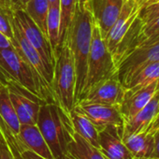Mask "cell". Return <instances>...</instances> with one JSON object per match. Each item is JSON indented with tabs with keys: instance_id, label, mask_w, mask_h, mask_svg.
Segmentation results:
<instances>
[{
	"instance_id": "obj_1",
	"label": "cell",
	"mask_w": 159,
	"mask_h": 159,
	"mask_svg": "<svg viewBox=\"0 0 159 159\" xmlns=\"http://www.w3.org/2000/svg\"><path fill=\"white\" fill-rule=\"evenodd\" d=\"M94 24L95 19L90 0H76L72 18L63 41L67 44L74 58L76 70V104L83 93L85 84L87 59L91 47Z\"/></svg>"
},
{
	"instance_id": "obj_2",
	"label": "cell",
	"mask_w": 159,
	"mask_h": 159,
	"mask_svg": "<svg viewBox=\"0 0 159 159\" xmlns=\"http://www.w3.org/2000/svg\"><path fill=\"white\" fill-rule=\"evenodd\" d=\"M37 125L53 158L65 159L66 146L74 131L69 115L55 103H44L40 106Z\"/></svg>"
},
{
	"instance_id": "obj_3",
	"label": "cell",
	"mask_w": 159,
	"mask_h": 159,
	"mask_svg": "<svg viewBox=\"0 0 159 159\" xmlns=\"http://www.w3.org/2000/svg\"><path fill=\"white\" fill-rule=\"evenodd\" d=\"M0 66L12 81L39 98L45 103H55L52 87L29 66L13 47L0 49Z\"/></svg>"
},
{
	"instance_id": "obj_4",
	"label": "cell",
	"mask_w": 159,
	"mask_h": 159,
	"mask_svg": "<svg viewBox=\"0 0 159 159\" xmlns=\"http://www.w3.org/2000/svg\"><path fill=\"white\" fill-rule=\"evenodd\" d=\"M76 70L73 54L66 42L54 52L52 89L56 104L68 114L76 105Z\"/></svg>"
},
{
	"instance_id": "obj_5",
	"label": "cell",
	"mask_w": 159,
	"mask_h": 159,
	"mask_svg": "<svg viewBox=\"0 0 159 159\" xmlns=\"http://www.w3.org/2000/svg\"><path fill=\"white\" fill-rule=\"evenodd\" d=\"M117 73V66L113 61L111 52L108 49L106 41L101 35L98 24L93 27L91 47L87 59V72L85 84L81 97L95 84ZM77 101V102H78Z\"/></svg>"
},
{
	"instance_id": "obj_6",
	"label": "cell",
	"mask_w": 159,
	"mask_h": 159,
	"mask_svg": "<svg viewBox=\"0 0 159 159\" xmlns=\"http://www.w3.org/2000/svg\"><path fill=\"white\" fill-rule=\"evenodd\" d=\"M155 62H159V38L137 46L119 62L117 73L123 86L125 87L140 69Z\"/></svg>"
},
{
	"instance_id": "obj_7",
	"label": "cell",
	"mask_w": 159,
	"mask_h": 159,
	"mask_svg": "<svg viewBox=\"0 0 159 159\" xmlns=\"http://www.w3.org/2000/svg\"><path fill=\"white\" fill-rule=\"evenodd\" d=\"M14 18L25 38L39 52L47 67L53 72L54 53L48 38L43 34V32L39 28V26L33 22V20L24 10H15Z\"/></svg>"
},
{
	"instance_id": "obj_8",
	"label": "cell",
	"mask_w": 159,
	"mask_h": 159,
	"mask_svg": "<svg viewBox=\"0 0 159 159\" xmlns=\"http://www.w3.org/2000/svg\"><path fill=\"white\" fill-rule=\"evenodd\" d=\"M7 88L20 124L37 125L40 106L45 102L16 82L10 83Z\"/></svg>"
},
{
	"instance_id": "obj_9",
	"label": "cell",
	"mask_w": 159,
	"mask_h": 159,
	"mask_svg": "<svg viewBox=\"0 0 159 159\" xmlns=\"http://www.w3.org/2000/svg\"><path fill=\"white\" fill-rule=\"evenodd\" d=\"M125 93V89L120 82L118 73H116L92 85L78 102L84 101L120 107Z\"/></svg>"
},
{
	"instance_id": "obj_10",
	"label": "cell",
	"mask_w": 159,
	"mask_h": 159,
	"mask_svg": "<svg viewBox=\"0 0 159 159\" xmlns=\"http://www.w3.org/2000/svg\"><path fill=\"white\" fill-rule=\"evenodd\" d=\"M12 26H13V34H14V39L12 40L13 48L18 52V54L29 66H31L39 73V75L52 87L53 72L51 71L47 67L45 62L43 61V59L40 56V54L39 53V52L25 38L24 34L22 33L21 29L19 28V26L15 21L14 14H13V18H12Z\"/></svg>"
},
{
	"instance_id": "obj_11",
	"label": "cell",
	"mask_w": 159,
	"mask_h": 159,
	"mask_svg": "<svg viewBox=\"0 0 159 159\" xmlns=\"http://www.w3.org/2000/svg\"><path fill=\"white\" fill-rule=\"evenodd\" d=\"M75 108L95 125L98 132L109 125L124 127L125 120L118 106L81 101L75 105Z\"/></svg>"
},
{
	"instance_id": "obj_12",
	"label": "cell",
	"mask_w": 159,
	"mask_h": 159,
	"mask_svg": "<svg viewBox=\"0 0 159 159\" xmlns=\"http://www.w3.org/2000/svg\"><path fill=\"white\" fill-rule=\"evenodd\" d=\"M124 127L109 125L98 132V149L107 159H133L123 141Z\"/></svg>"
},
{
	"instance_id": "obj_13",
	"label": "cell",
	"mask_w": 159,
	"mask_h": 159,
	"mask_svg": "<svg viewBox=\"0 0 159 159\" xmlns=\"http://www.w3.org/2000/svg\"><path fill=\"white\" fill-rule=\"evenodd\" d=\"M139 8L136 0H125L117 19L104 39L111 52L138 18Z\"/></svg>"
},
{
	"instance_id": "obj_14",
	"label": "cell",
	"mask_w": 159,
	"mask_h": 159,
	"mask_svg": "<svg viewBox=\"0 0 159 159\" xmlns=\"http://www.w3.org/2000/svg\"><path fill=\"white\" fill-rule=\"evenodd\" d=\"M159 89V80L144 87L125 90L123 101L120 105V111L125 122L135 116L152 99Z\"/></svg>"
},
{
	"instance_id": "obj_15",
	"label": "cell",
	"mask_w": 159,
	"mask_h": 159,
	"mask_svg": "<svg viewBox=\"0 0 159 159\" xmlns=\"http://www.w3.org/2000/svg\"><path fill=\"white\" fill-rule=\"evenodd\" d=\"M125 2V0H90L95 22L104 39L117 19Z\"/></svg>"
},
{
	"instance_id": "obj_16",
	"label": "cell",
	"mask_w": 159,
	"mask_h": 159,
	"mask_svg": "<svg viewBox=\"0 0 159 159\" xmlns=\"http://www.w3.org/2000/svg\"><path fill=\"white\" fill-rule=\"evenodd\" d=\"M159 111V89L155 92L152 99L135 116L125 122L123 138L147 130L154 117Z\"/></svg>"
},
{
	"instance_id": "obj_17",
	"label": "cell",
	"mask_w": 159,
	"mask_h": 159,
	"mask_svg": "<svg viewBox=\"0 0 159 159\" xmlns=\"http://www.w3.org/2000/svg\"><path fill=\"white\" fill-rule=\"evenodd\" d=\"M16 136L27 150L45 159H54L37 125H21L19 133Z\"/></svg>"
},
{
	"instance_id": "obj_18",
	"label": "cell",
	"mask_w": 159,
	"mask_h": 159,
	"mask_svg": "<svg viewBox=\"0 0 159 159\" xmlns=\"http://www.w3.org/2000/svg\"><path fill=\"white\" fill-rule=\"evenodd\" d=\"M66 159H107L97 147L73 131L66 146Z\"/></svg>"
},
{
	"instance_id": "obj_19",
	"label": "cell",
	"mask_w": 159,
	"mask_h": 159,
	"mask_svg": "<svg viewBox=\"0 0 159 159\" xmlns=\"http://www.w3.org/2000/svg\"><path fill=\"white\" fill-rule=\"evenodd\" d=\"M123 141L134 158H149L153 151V134L147 130L123 138Z\"/></svg>"
},
{
	"instance_id": "obj_20",
	"label": "cell",
	"mask_w": 159,
	"mask_h": 159,
	"mask_svg": "<svg viewBox=\"0 0 159 159\" xmlns=\"http://www.w3.org/2000/svg\"><path fill=\"white\" fill-rule=\"evenodd\" d=\"M73 130L98 149V130L95 125L75 107L68 113Z\"/></svg>"
},
{
	"instance_id": "obj_21",
	"label": "cell",
	"mask_w": 159,
	"mask_h": 159,
	"mask_svg": "<svg viewBox=\"0 0 159 159\" xmlns=\"http://www.w3.org/2000/svg\"><path fill=\"white\" fill-rule=\"evenodd\" d=\"M0 116L14 135L19 133L21 124L11 100L9 90L3 85H0Z\"/></svg>"
},
{
	"instance_id": "obj_22",
	"label": "cell",
	"mask_w": 159,
	"mask_h": 159,
	"mask_svg": "<svg viewBox=\"0 0 159 159\" xmlns=\"http://www.w3.org/2000/svg\"><path fill=\"white\" fill-rule=\"evenodd\" d=\"M24 11L39 26V28L47 36V19L49 13L48 0H30L25 5Z\"/></svg>"
},
{
	"instance_id": "obj_23",
	"label": "cell",
	"mask_w": 159,
	"mask_h": 159,
	"mask_svg": "<svg viewBox=\"0 0 159 159\" xmlns=\"http://www.w3.org/2000/svg\"><path fill=\"white\" fill-rule=\"evenodd\" d=\"M60 3L49 6V13L47 19V36L53 53L60 45Z\"/></svg>"
},
{
	"instance_id": "obj_24",
	"label": "cell",
	"mask_w": 159,
	"mask_h": 159,
	"mask_svg": "<svg viewBox=\"0 0 159 159\" xmlns=\"http://www.w3.org/2000/svg\"><path fill=\"white\" fill-rule=\"evenodd\" d=\"M159 80V62L150 64L134 75L125 84V89H136L144 87Z\"/></svg>"
},
{
	"instance_id": "obj_25",
	"label": "cell",
	"mask_w": 159,
	"mask_h": 159,
	"mask_svg": "<svg viewBox=\"0 0 159 159\" xmlns=\"http://www.w3.org/2000/svg\"><path fill=\"white\" fill-rule=\"evenodd\" d=\"M76 0H59L61 24H60V44L64 41L67 28L69 26ZM60 46V45H59Z\"/></svg>"
},
{
	"instance_id": "obj_26",
	"label": "cell",
	"mask_w": 159,
	"mask_h": 159,
	"mask_svg": "<svg viewBox=\"0 0 159 159\" xmlns=\"http://www.w3.org/2000/svg\"><path fill=\"white\" fill-rule=\"evenodd\" d=\"M158 38H159V16L148 23L142 24L139 31V45L152 42V40Z\"/></svg>"
},
{
	"instance_id": "obj_27",
	"label": "cell",
	"mask_w": 159,
	"mask_h": 159,
	"mask_svg": "<svg viewBox=\"0 0 159 159\" xmlns=\"http://www.w3.org/2000/svg\"><path fill=\"white\" fill-rule=\"evenodd\" d=\"M159 16V0H147L144 2L139 11V19L142 24L148 23Z\"/></svg>"
},
{
	"instance_id": "obj_28",
	"label": "cell",
	"mask_w": 159,
	"mask_h": 159,
	"mask_svg": "<svg viewBox=\"0 0 159 159\" xmlns=\"http://www.w3.org/2000/svg\"><path fill=\"white\" fill-rule=\"evenodd\" d=\"M14 14V13H13ZM12 15H8L5 12L0 11V32L9 38L11 42L14 39L13 26H12Z\"/></svg>"
},
{
	"instance_id": "obj_29",
	"label": "cell",
	"mask_w": 159,
	"mask_h": 159,
	"mask_svg": "<svg viewBox=\"0 0 159 159\" xmlns=\"http://www.w3.org/2000/svg\"><path fill=\"white\" fill-rule=\"evenodd\" d=\"M0 159H14L13 153L6 140H0Z\"/></svg>"
},
{
	"instance_id": "obj_30",
	"label": "cell",
	"mask_w": 159,
	"mask_h": 159,
	"mask_svg": "<svg viewBox=\"0 0 159 159\" xmlns=\"http://www.w3.org/2000/svg\"><path fill=\"white\" fill-rule=\"evenodd\" d=\"M152 134H153V151L151 157L159 159V128L153 131Z\"/></svg>"
},
{
	"instance_id": "obj_31",
	"label": "cell",
	"mask_w": 159,
	"mask_h": 159,
	"mask_svg": "<svg viewBox=\"0 0 159 159\" xmlns=\"http://www.w3.org/2000/svg\"><path fill=\"white\" fill-rule=\"evenodd\" d=\"M22 156L24 159H45L43 157H41L40 155L35 153L34 152L30 151V150H27L26 148H24L22 150Z\"/></svg>"
},
{
	"instance_id": "obj_32",
	"label": "cell",
	"mask_w": 159,
	"mask_h": 159,
	"mask_svg": "<svg viewBox=\"0 0 159 159\" xmlns=\"http://www.w3.org/2000/svg\"><path fill=\"white\" fill-rule=\"evenodd\" d=\"M13 47L11 40L7 38L4 34L0 32V49H5V48H10Z\"/></svg>"
},
{
	"instance_id": "obj_33",
	"label": "cell",
	"mask_w": 159,
	"mask_h": 159,
	"mask_svg": "<svg viewBox=\"0 0 159 159\" xmlns=\"http://www.w3.org/2000/svg\"><path fill=\"white\" fill-rule=\"evenodd\" d=\"M30 1V0H15L14 1V4L18 9H21V10H24V8L25 7V5Z\"/></svg>"
},
{
	"instance_id": "obj_34",
	"label": "cell",
	"mask_w": 159,
	"mask_h": 159,
	"mask_svg": "<svg viewBox=\"0 0 159 159\" xmlns=\"http://www.w3.org/2000/svg\"><path fill=\"white\" fill-rule=\"evenodd\" d=\"M48 2H49V6H51V5L59 3V0H48Z\"/></svg>"
},
{
	"instance_id": "obj_35",
	"label": "cell",
	"mask_w": 159,
	"mask_h": 159,
	"mask_svg": "<svg viewBox=\"0 0 159 159\" xmlns=\"http://www.w3.org/2000/svg\"><path fill=\"white\" fill-rule=\"evenodd\" d=\"M136 1L138 2V4H139V6H141L144 2H146V1H147V0H136Z\"/></svg>"
},
{
	"instance_id": "obj_36",
	"label": "cell",
	"mask_w": 159,
	"mask_h": 159,
	"mask_svg": "<svg viewBox=\"0 0 159 159\" xmlns=\"http://www.w3.org/2000/svg\"><path fill=\"white\" fill-rule=\"evenodd\" d=\"M0 140H5L4 136H3V134L1 133V131H0Z\"/></svg>"
},
{
	"instance_id": "obj_37",
	"label": "cell",
	"mask_w": 159,
	"mask_h": 159,
	"mask_svg": "<svg viewBox=\"0 0 159 159\" xmlns=\"http://www.w3.org/2000/svg\"><path fill=\"white\" fill-rule=\"evenodd\" d=\"M133 159H155V158H152V157H149V158H133Z\"/></svg>"
},
{
	"instance_id": "obj_38",
	"label": "cell",
	"mask_w": 159,
	"mask_h": 159,
	"mask_svg": "<svg viewBox=\"0 0 159 159\" xmlns=\"http://www.w3.org/2000/svg\"><path fill=\"white\" fill-rule=\"evenodd\" d=\"M12 1H13V2H14V1H15V0H12ZM16 9H17V8H16Z\"/></svg>"
},
{
	"instance_id": "obj_39",
	"label": "cell",
	"mask_w": 159,
	"mask_h": 159,
	"mask_svg": "<svg viewBox=\"0 0 159 159\" xmlns=\"http://www.w3.org/2000/svg\"><path fill=\"white\" fill-rule=\"evenodd\" d=\"M65 159H66V157H65Z\"/></svg>"
}]
</instances>
